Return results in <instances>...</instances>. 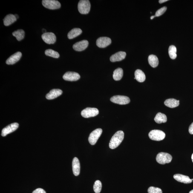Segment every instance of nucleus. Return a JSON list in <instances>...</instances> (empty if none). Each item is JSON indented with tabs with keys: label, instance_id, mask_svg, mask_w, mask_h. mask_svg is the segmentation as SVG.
I'll return each instance as SVG.
<instances>
[{
	"label": "nucleus",
	"instance_id": "obj_23",
	"mask_svg": "<svg viewBox=\"0 0 193 193\" xmlns=\"http://www.w3.org/2000/svg\"><path fill=\"white\" fill-rule=\"evenodd\" d=\"M148 61L150 65L153 68H155L159 65V59L155 55H150L148 57Z\"/></svg>",
	"mask_w": 193,
	"mask_h": 193
},
{
	"label": "nucleus",
	"instance_id": "obj_14",
	"mask_svg": "<svg viewBox=\"0 0 193 193\" xmlns=\"http://www.w3.org/2000/svg\"><path fill=\"white\" fill-rule=\"evenodd\" d=\"M22 56V54L20 52H17L12 55L7 60L6 64L8 65H12L18 62Z\"/></svg>",
	"mask_w": 193,
	"mask_h": 193
},
{
	"label": "nucleus",
	"instance_id": "obj_9",
	"mask_svg": "<svg viewBox=\"0 0 193 193\" xmlns=\"http://www.w3.org/2000/svg\"><path fill=\"white\" fill-rule=\"evenodd\" d=\"M43 41L46 43L54 44L56 41V37L54 33L52 32H46L42 35Z\"/></svg>",
	"mask_w": 193,
	"mask_h": 193
},
{
	"label": "nucleus",
	"instance_id": "obj_12",
	"mask_svg": "<svg viewBox=\"0 0 193 193\" xmlns=\"http://www.w3.org/2000/svg\"><path fill=\"white\" fill-rule=\"evenodd\" d=\"M111 43V40L107 37H101L96 41V45L99 48H105Z\"/></svg>",
	"mask_w": 193,
	"mask_h": 193
},
{
	"label": "nucleus",
	"instance_id": "obj_30",
	"mask_svg": "<svg viewBox=\"0 0 193 193\" xmlns=\"http://www.w3.org/2000/svg\"><path fill=\"white\" fill-rule=\"evenodd\" d=\"M148 193H162V190L160 188L150 187L148 190Z\"/></svg>",
	"mask_w": 193,
	"mask_h": 193
},
{
	"label": "nucleus",
	"instance_id": "obj_5",
	"mask_svg": "<svg viewBox=\"0 0 193 193\" xmlns=\"http://www.w3.org/2000/svg\"><path fill=\"white\" fill-rule=\"evenodd\" d=\"M42 3L44 7L50 10H57L61 7L60 3L56 0H43Z\"/></svg>",
	"mask_w": 193,
	"mask_h": 193
},
{
	"label": "nucleus",
	"instance_id": "obj_17",
	"mask_svg": "<svg viewBox=\"0 0 193 193\" xmlns=\"http://www.w3.org/2000/svg\"><path fill=\"white\" fill-rule=\"evenodd\" d=\"M62 91L59 89H54L50 91V92L46 95V98L49 100L53 99L61 96L62 93Z\"/></svg>",
	"mask_w": 193,
	"mask_h": 193
},
{
	"label": "nucleus",
	"instance_id": "obj_19",
	"mask_svg": "<svg viewBox=\"0 0 193 193\" xmlns=\"http://www.w3.org/2000/svg\"><path fill=\"white\" fill-rule=\"evenodd\" d=\"M14 15L12 14L7 15L3 19L4 25L6 26H10L17 21Z\"/></svg>",
	"mask_w": 193,
	"mask_h": 193
},
{
	"label": "nucleus",
	"instance_id": "obj_25",
	"mask_svg": "<svg viewBox=\"0 0 193 193\" xmlns=\"http://www.w3.org/2000/svg\"><path fill=\"white\" fill-rule=\"evenodd\" d=\"M123 70L121 68H118L113 72V77L114 80H120L123 77Z\"/></svg>",
	"mask_w": 193,
	"mask_h": 193
},
{
	"label": "nucleus",
	"instance_id": "obj_21",
	"mask_svg": "<svg viewBox=\"0 0 193 193\" xmlns=\"http://www.w3.org/2000/svg\"><path fill=\"white\" fill-rule=\"evenodd\" d=\"M82 30L79 28H74L69 32L68 38L69 39H72L79 36L82 33Z\"/></svg>",
	"mask_w": 193,
	"mask_h": 193
},
{
	"label": "nucleus",
	"instance_id": "obj_15",
	"mask_svg": "<svg viewBox=\"0 0 193 193\" xmlns=\"http://www.w3.org/2000/svg\"><path fill=\"white\" fill-rule=\"evenodd\" d=\"M174 178L177 181L186 184L192 183L193 180V179H191L188 176L180 174H174Z\"/></svg>",
	"mask_w": 193,
	"mask_h": 193
},
{
	"label": "nucleus",
	"instance_id": "obj_11",
	"mask_svg": "<svg viewBox=\"0 0 193 193\" xmlns=\"http://www.w3.org/2000/svg\"><path fill=\"white\" fill-rule=\"evenodd\" d=\"M63 78L64 80L75 81L79 80L80 78V75L77 73L72 72H68L64 74Z\"/></svg>",
	"mask_w": 193,
	"mask_h": 193
},
{
	"label": "nucleus",
	"instance_id": "obj_36",
	"mask_svg": "<svg viewBox=\"0 0 193 193\" xmlns=\"http://www.w3.org/2000/svg\"><path fill=\"white\" fill-rule=\"evenodd\" d=\"M156 17V16H152L151 17V19H154V17Z\"/></svg>",
	"mask_w": 193,
	"mask_h": 193
},
{
	"label": "nucleus",
	"instance_id": "obj_20",
	"mask_svg": "<svg viewBox=\"0 0 193 193\" xmlns=\"http://www.w3.org/2000/svg\"><path fill=\"white\" fill-rule=\"evenodd\" d=\"M179 100L176 99H167L165 101L164 104L166 106L171 108H174L178 106L179 105Z\"/></svg>",
	"mask_w": 193,
	"mask_h": 193
},
{
	"label": "nucleus",
	"instance_id": "obj_13",
	"mask_svg": "<svg viewBox=\"0 0 193 193\" xmlns=\"http://www.w3.org/2000/svg\"><path fill=\"white\" fill-rule=\"evenodd\" d=\"M88 41L86 40H84L76 43L73 45V48L76 51L80 52L85 50L88 47Z\"/></svg>",
	"mask_w": 193,
	"mask_h": 193
},
{
	"label": "nucleus",
	"instance_id": "obj_29",
	"mask_svg": "<svg viewBox=\"0 0 193 193\" xmlns=\"http://www.w3.org/2000/svg\"><path fill=\"white\" fill-rule=\"evenodd\" d=\"M102 185L101 182L99 180H97L95 182L93 189L96 193H99L101 190Z\"/></svg>",
	"mask_w": 193,
	"mask_h": 193
},
{
	"label": "nucleus",
	"instance_id": "obj_2",
	"mask_svg": "<svg viewBox=\"0 0 193 193\" xmlns=\"http://www.w3.org/2000/svg\"><path fill=\"white\" fill-rule=\"evenodd\" d=\"M78 10L82 14H86L89 13L91 9V4L88 0H81L78 5Z\"/></svg>",
	"mask_w": 193,
	"mask_h": 193
},
{
	"label": "nucleus",
	"instance_id": "obj_7",
	"mask_svg": "<svg viewBox=\"0 0 193 193\" xmlns=\"http://www.w3.org/2000/svg\"><path fill=\"white\" fill-rule=\"evenodd\" d=\"M99 111L97 108L88 107L81 112V115L83 117L88 118L94 117L99 114Z\"/></svg>",
	"mask_w": 193,
	"mask_h": 193
},
{
	"label": "nucleus",
	"instance_id": "obj_32",
	"mask_svg": "<svg viewBox=\"0 0 193 193\" xmlns=\"http://www.w3.org/2000/svg\"><path fill=\"white\" fill-rule=\"evenodd\" d=\"M32 193H46L45 191L42 188H38L34 191Z\"/></svg>",
	"mask_w": 193,
	"mask_h": 193
},
{
	"label": "nucleus",
	"instance_id": "obj_34",
	"mask_svg": "<svg viewBox=\"0 0 193 193\" xmlns=\"http://www.w3.org/2000/svg\"><path fill=\"white\" fill-rule=\"evenodd\" d=\"M168 0H160L159 1V2L160 4L162 3H165L166 1H168Z\"/></svg>",
	"mask_w": 193,
	"mask_h": 193
},
{
	"label": "nucleus",
	"instance_id": "obj_27",
	"mask_svg": "<svg viewBox=\"0 0 193 193\" xmlns=\"http://www.w3.org/2000/svg\"><path fill=\"white\" fill-rule=\"evenodd\" d=\"M177 49L175 46L171 45L168 49V53L171 59H174L177 57Z\"/></svg>",
	"mask_w": 193,
	"mask_h": 193
},
{
	"label": "nucleus",
	"instance_id": "obj_37",
	"mask_svg": "<svg viewBox=\"0 0 193 193\" xmlns=\"http://www.w3.org/2000/svg\"><path fill=\"white\" fill-rule=\"evenodd\" d=\"M191 159H192V161L193 162V153L192 154V156H191Z\"/></svg>",
	"mask_w": 193,
	"mask_h": 193
},
{
	"label": "nucleus",
	"instance_id": "obj_38",
	"mask_svg": "<svg viewBox=\"0 0 193 193\" xmlns=\"http://www.w3.org/2000/svg\"><path fill=\"white\" fill-rule=\"evenodd\" d=\"M189 193H193V190L190 191Z\"/></svg>",
	"mask_w": 193,
	"mask_h": 193
},
{
	"label": "nucleus",
	"instance_id": "obj_24",
	"mask_svg": "<svg viewBox=\"0 0 193 193\" xmlns=\"http://www.w3.org/2000/svg\"><path fill=\"white\" fill-rule=\"evenodd\" d=\"M154 120L157 123H165L167 121V118L166 115L160 112L157 113L154 118Z\"/></svg>",
	"mask_w": 193,
	"mask_h": 193
},
{
	"label": "nucleus",
	"instance_id": "obj_8",
	"mask_svg": "<svg viewBox=\"0 0 193 193\" xmlns=\"http://www.w3.org/2000/svg\"><path fill=\"white\" fill-rule=\"evenodd\" d=\"M112 102L121 105H126L130 102V98L128 96H115L110 99Z\"/></svg>",
	"mask_w": 193,
	"mask_h": 193
},
{
	"label": "nucleus",
	"instance_id": "obj_1",
	"mask_svg": "<svg viewBox=\"0 0 193 193\" xmlns=\"http://www.w3.org/2000/svg\"><path fill=\"white\" fill-rule=\"evenodd\" d=\"M124 137L123 131H119L112 136L109 143V147L111 149H114L119 146L123 141Z\"/></svg>",
	"mask_w": 193,
	"mask_h": 193
},
{
	"label": "nucleus",
	"instance_id": "obj_3",
	"mask_svg": "<svg viewBox=\"0 0 193 193\" xmlns=\"http://www.w3.org/2000/svg\"><path fill=\"white\" fill-rule=\"evenodd\" d=\"M172 156L168 153L160 152L157 154L156 160L158 163L160 164L164 165L170 163L172 160Z\"/></svg>",
	"mask_w": 193,
	"mask_h": 193
},
{
	"label": "nucleus",
	"instance_id": "obj_28",
	"mask_svg": "<svg viewBox=\"0 0 193 193\" xmlns=\"http://www.w3.org/2000/svg\"><path fill=\"white\" fill-rule=\"evenodd\" d=\"M45 54L47 56L51 57L55 59H58L59 57V53L51 49H48L45 50Z\"/></svg>",
	"mask_w": 193,
	"mask_h": 193
},
{
	"label": "nucleus",
	"instance_id": "obj_26",
	"mask_svg": "<svg viewBox=\"0 0 193 193\" xmlns=\"http://www.w3.org/2000/svg\"><path fill=\"white\" fill-rule=\"evenodd\" d=\"M13 36L15 37L18 41H20L24 39L25 32L23 30H19L13 32Z\"/></svg>",
	"mask_w": 193,
	"mask_h": 193
},
{
	"label": "nucleus",
	"instance_id": "obj_10",
	"mask_svg": "<svg viewBox=\"0 0 193 193\" xmlns=\"http://www.w3.org/2000/svg\"><path fill=\"white\" fill-rule=\"evenodd\" d=\"M18 127H19V124L17 123H14L10 124L3 129L1 132V136L3 137H5L7 134L16 131Z\"/></svg>",
	"mask_w": 193,
	"mask_h": 193
},
{
	"label": "nucleus",
	"instance_id": "obj_4",
	"mask_svg": "<svg viewBox=\"0 0 193 193\" xmlns=\"http://www.w3.org/2000/svg\"><path fill=\"white\" fill-rule=\"evenodd\" d=\"M148 136L151 140L160 141L165 138L166 134L163 132L161 130H153L150 132Z\"/></svg>",
	"mask_w": 193,
	"mask_h": 193
},
{
	"label": "nucleus",
	"instance_id": "obj_31",
	"mask_svg": "<svg viewBox=\"0 0 193 193\" xmlns=\"http://www.w3.org/2000/svg\"><path fill=\"white\" fill-rule=\"evenodd\" d=\"M167 7H164L161 8L157 10L156 12L155 16L156 17H159L161 16L162 14L165 13V12L167 10Z\"/></svg>",
	"mask_w": 193,
	"mask_h": 193
},
{
	"label": "nucleus",
	"instance_id": "obj_18",
	"mask_svg": "<svg viewBox=\"0 0 193 193\" xmlns=\"http://www.w3.org/2000/svg\"><path fill=\"white\" fill-rule=\"evenodd\" d=\"M72 168L73 174L75 176H78L80 174V165L79 159L74 157L72 162Z\"/></svg>",
	"mask_w": 193,
	"mask_h": 193
},
{
	"label": "nucleus",
	"instance_id": "obj_35",
	"mask_svg": "<svg viewBox=\"0 0 193 193\" xmlns=\"http://www.w3.org/2000/svg\"><path fill=\"white\" fill-rule=\"evenodd\" d=\"M14 16L16 17V18H17V19L18 18H19V16H18L17 14H16L14 15Z\"/></svg>",
	"mask_w": 193,
	"mask_h": 193
},
{
	"label": "nucleus",
	"instance_id": "obj_6",
	"mask_svg": "<svg viewBox=\"0 0 193 193\" xmlns=\"http://www.w3.org/2000/svg\"><path fill=\"white\" fill-rule=\"evenodd\" d=\"M102 132V130L101 128L96 129L92 132L88 138V141L90 144L92 145L95 144Z\"/></svg>",
	"mask_w": 193,
	"mask_h": 193
},
{
	"label": "nucleus",
	"instance_id": "obj_33",
	"mask_svg": "<svg viewBox=\"0 0 193 193\" xmlns=\"http://www.w3.org/2000/svg\"><path fill=\"white\" fill-rule=\"evenodd\" d=\"M188 131L190 134H193V122L190 125Z\"/></svg>",
	"mask_w": 193,
	"mask_h": 193
},
{
	"label": "nucleus",
	"instance_id": "obj_16",
	"mask_svg": "<svg viewBox=\"0 0 193 193\" xmlns=\"http://www.w3.org/2000/svg\"><path fill=\"white\" fill-rule=\"evenodd\" d=\"M126 56L125 52L120 51L114 54L110 58V60L112 62H114L120 61L125 59Z\"/></svg>",
	"mask_w": 193,
	"mask_h": 193
},
{
	"label": "nucleus",
	"instance_id": "obj_22",
	"mask_svg": "<svg viewBox=\"0 0 193 193\" xmlns=\"http://www.w3.org/2000/svg\"><path fill=\"white\" fill-rule=\"evenodd\" d=\"M135 78L136 80L139 82H143L145 79V76L144 73L140 70H136L134 73Z\"/></svg>",
	"mask_w": 193,
	"mask_h": 193
}]
</instances>
